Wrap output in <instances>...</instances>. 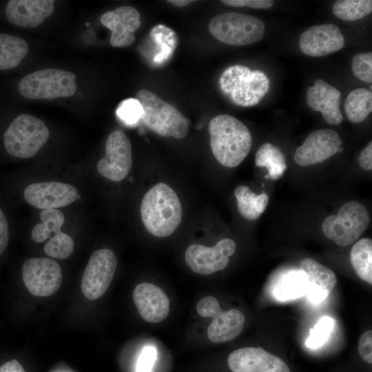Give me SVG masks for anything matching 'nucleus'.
Segmentation results:
<instances>
[{
  "mask_svg": "<svg viewBox=\"0 0 372 372\" xmlns=\"http://www.w3.org/2000/svg\"><path fill=\"white\" fill-rule=\"evenodd\" d=\"M213 155L223 165L235 167L248 155L252 137L247 127L229 114H219L209 123Z\"/></svg>",
  "mask_w": 372,
  "mask_h": 372,
  "instance_id": "nucleus-1",
  "label": "nucleus"
},
{
  "mask_svg": "<svg viewBox=\"0 0 372 372\" xmlns=\"http://www.w3.org/2000/svg\"><path fill=\"white\" fill-rule=\"evenodd\" d=\"M141 216L147 231L156 237H166L174 232L182 219V207L175 191L159 183L143 196Z\"/></svg>",
  "mask_w": 372,
  "mask_h": 372,
  "instance_id": "nucleus-2",
  "label": "nucleus"
},
{
  "mask_svg": "<svg viewBox=\"0 0 372 372\" xmlns=\"http://www.w3.org/2000/svg\"><path fill=\"white\" fill-rule=\"evenodd\" d=\"M219 85L223 92L236 105L250 107L258 104L269 91L270 81L258 70L235 65L222 73Z\"/></svg>",
  "mask_w": 372,
  "mask_h": 372,
  "instance_id": "nucleus-3",
  "label": "nucleus"
},
{
  "mask_svg": "<svg viewBox=\"0 0 372 372\" xmlns=\"http://www.w3.org/2000/svg\"><path fill=\"white\" fill-rule=\"evenodd\" d=\"M143 109L141 119L154 133L164 136L183 138L188 133L186 118L174 106L147 90H141L136 94Z\"/></svg>",
  "mask_w": 372,
  "mask_h": 372,
  "instance_id": "nucleus-4",
  "label": "nucleus"
},
{
  "mask_svg": "<svg viewBox=\"0 0 372 372\" xmlns=\"http://www.w3.org/2000/svg\"><path fill=\"white\" fill-rule=\"evenodd\" d=\"M49 130L40 118L21 114L10 123L3 134L6 152L11 156L29 158L47 143Z\"/></svg>",
  "mask_w": 372,
  "mask_h": 372,
  "instance_id": "nucleus-5",
  "label": "nucleus"
},
{
  "mask_svg": "<svg viewBox=\"0 0 372 372\" xmlns=\"http://www.w3.org/2000/svg\"><path fill=\"white\" fill-rule=\"evenodd\" d=\"M265 23L254 16L225 12L214 17L209 22L211 34L219 41L231 45H249L261 40Z\"/></svg>",
  "mask_w": 372,
  "mask_h": 372,
  "instance_id": "nucleus-6",
  "label": "nucleus"
},
{
  "mask_svg": "<svg viewBox=\"0 0 372 372\" xmlns=\"http://www.w3.org/2000/svg\"><path fill=\"white\" fill-rule=\"evenodd\" d=\"M74 73L56 68L42 69L25 76L19 83V93L33 100L69 97L76 91Z\"/></svg>",
  "mask_w": 372,
  "mask_h": 372,
  "instance_id": "nucleus-7",
  "label": "nucleus"
},
{
  "mask_svg": "<svg viewBox=\"0 0 372 372\" xmlns=\"http://www.w3.org/2000/svg\"><path fill=\"white\" fill-rule=\"evenodd\" d=\"M369 214L360 203L351 200L344 203L337 215L327 216L323 221L324 235L340 247L356 241L369 227Z\"/></svg>",
  "mask_w": 372,
  "mask_h": 372,
  "instance_id": "nucleus-8",
  "label": "nucleus"
},
{
  "mask_svg": "<svg viewBox=\"0 0 372 372\" xmlns=\"http://www.w3.org/2000/svg\"><path fill=\"white\" fill-rule=\"evenodd\" d=\"M196 310L200 316L213 318L207 329V337L214 343L231 341L243 329V313L237 309L223 311L218 300L213 296L201 298L197 303Z\"/></svg>",
  "mask_w": 372,
  "mask_h": 372,
  "instance_id": "nucleus-9",
  "label": "nucleus"
},
{
  "mask_svg": "<svg viewBox=\"0 0 372 372\" xmlns=\"http://www.w3.org/2000/svg\"><path fill=\"white\" fill-rule=\"evenodd\" d=\"M117 265L114 253L109 249L96 250L91 255L81 285L87 299L94 300L103 296L112 282Z\"/></svg>",
  "mask_w": 372,
  "mask_h": 372,
  "instance_id": "nucleus-10",
  "label": "nucleus"
},
{
  "mask_svg": "<svg viewBox=\"0 0 372 372\" xmlns=\"http://www.w3.org/2000/svg\"><path fill=\"white\" fill-rule=\"evenodd\" d=\"M132 164L131 143L122 131L115 130L107 137L105 154L96 164L98 172L112 181H121L129 174Z\"/></svg>",
  "mask_w": 372,
  "mask_h": 372,
  "instance_id": "nucleus-11",
  "label": "nucleus"
},
{
  "mask_svg": "<svg viewBox=\"0 0 372 372\" xmlns=\"http://www.w3.org/2000/svg\"><path fill=\"white\" fill-rule=\"evenodd\" d=\"M23 282L35 296L45 297L54 293L62 282V271L55 260L47 258H31L22 267Z\"/></svg>",
  "mask_w": 372,
  "mask_h": 372,
  "instance_id": "nucleus-12",
  "label": "nucleus"
},
{
  "mask_svg": "<svg viewBox=\"0 0 372 372\" xmlns=\"http://www.w3.org/2000/svg\"><path fill=\"white\" fill-rule=\"evenodd\" d=\"M236 249L235 242L230 238L221 239L211 247L194 244L187 248L185 260L194 272L209 275L224 269Z\"/></svg>",
  "mask_w": 372,
  "mask_h": 372,
  "instance_id": "nucleus-13",
  "label": "nucleus"
},
{
  "mask_svg": "<svg viewBox=\"0 0 372 372\" xmlns=\"http://www.w3.org/2000/svg\"><path fill=\"white\" fill-rule=\"evenodd\" d=\"M342 141L332 129L312 132L294 154V161L300 166H309L321 163L338 152Z\"/></svg>",
  "mask_w": 372,
  "mask_h": 372,
  "instance_id": "nucleus-14",
  "label": "nucleus"
},
{
  "mask_svg": "<svg viewBox=\"0 0 372 372\" xmlns=\"http://www.w3.org/2000/svg\"><path fill=\"white\" fill-rule=\"evenodd\" d=\"M227 363L232 372H291L285 361L260 347L238 349L229 355Z\"/></svg>",
  "mask_w": 372,
  "mask_h": 372,
  "instance_id": "nucleus-15",
  "label": "nucleus"
},
{
  "mask_svg": "<svg viewBox=\"0 0 372 372\" xmlns=\"http://www.w3.org/2000/svg\"><path fill=\"white\" fill-rule=\"evenodd\" d=\"M28 203L41 209H57L74 202L78 190L70 184L50 181L28 185L23 192Z\"/></svg>",
  "mask_w": 372,
  "mask_h": 372,
  "instance_id": "nucleus-16",
  "label": "nucleus"
},
{
  "mask_svg": "<svg viewBox=\"0 0 372 372\" xmlns=\"http://www.w3.org/2000/svg\"><path fill=\"white\" fill-rule=\"evenodd\" d=\"M344 37L339 28L333 23L311 26L300 35L299 48L310 56H322L341 50Z\"/></svg>",
  "mask_w": 372,
  "mask_h": 372,
  "instance_id": "nucleus-17",
  "label": "nucleus"
},
{
  "mask_svg": "<svg viewBox=\"0 0 372 372\" xmlns=\"http://www.w3.org/2000/svg\"><path fill=\"white\" fill-rule=\"evenodd\" d=\"M140 13L129 6H121L103 13V25L112 31L110 44L116 48L128 47L135 41L134 32L141 25Z\"/></svg>",
  "mask_w": 372,
  "mask_h": 372,
  "instance_id": "nucleus-18",
  "label": "nucleus"
},
{
  "mask_svg": "<svg viewBox=\"0 0 372 372\" xmlns=\"http://www.w3.org/2000/svg\"><path fill=\"white\" fill-rule=\"evenodd\" d=\"M132 298L141 316L145 321L158 323L168 316L169 300L159 287L149 282L140 283L135 287Z\"/></svg>",
  "mask_w": 372,
  "mask_h": 372,
  "instance_id": "nucleus-19",
  "label": "nucleus"
},
{
  "mask_svg": "<svg viewBox=\"0 0 372 372\" xmlns=\"http://www.w3.org/2000/svg\"><path fill=\"white\" fill-rule=\"evenodd\" d=\"M307 102L311 109L322 113L327 123L338 125L342 123L341 92L324 80L316 79L313 86L308 88Z\"/></svg>",
  "mask_w": 372,
  "mask_h": 372,
  "instance_id": "nucleus-20",
  "label": "nucleus"
},
{
  "mask_svg": "<svg viewBox=\"0 0 372 372\" xmlns=\"http://www.w3.org/2000/svg\"><path fill=\"white\" fill-rule=\"evenodd\" d=\"M53 10L52 0H10L6 5V15L13 25L29 28L41 24Z\"/></svg>",
  "mask_w": 372,
  "mask_h": 372,
  "instance_id": "nucleus-21",
  "label": "nucleus"
},
{
  "mask_svg": "<svg viewBox=\"0 0 372 372\" xmlns=\"http://www.w3.org/2000/svg\"><path fill=\"white\" fill-rule=\"evenodd\" d=\"M300 269L307 277V294L313 302H319L325 299L336 285L337 278L334 272L314 259H303L300 263Z\"/></svg>",
  "mask_w": 372,
  "mask_h": 372,
  "instance_id": "nucleus-22",
  "label": "nucleus"
},
{
  "mask_svg": "<svg viewBox=\"0 0 372 372\" xmlns=\"http://www.w3.org/2000/svg\"><path fill=\"white\" fill-rule=\"evenodd\" d=\"M237 207L240 215L249 220H256L265 211L269 203L266 193L259 195L253 192L247 186L240 185L234 191Z\"/></svg>",
  "mask_w": 372,
  "mask_h": 372,
  "instance_id": "nucleus-23",
  "label": "nucleus"
},
{
  "mask_svg": "<svg viewBox=\"0 0 372 372\" xmlns=\"http://www.w3.org/2000/svg\"><path fill=\"white\" fill-rule=\"evenodd\" d=\"M257 167H265L268 174L265 178L273 180L282 177L287 169L286 158L279 147L269 143H265L258 149L255 156Z\"/></svg>",
  "mask_w": 372,
  "mask_h": 372,
  "instance_id": "nucleus-24",
  "label": "nucleus"
},
{
  "mask_svg": "<svg viewBox=\"0 0 372 372\" xmlns=\"http://www.w3.org/2000/svg\"><path fill=\"white\" fill-rule=\"evenodd\" d=\"M28 52L27 42L17 36L0 34V70L17 67Z\"/></svg>",
  "mask_w": 372,
  "mask_h": 372,
  "instance_id": "nucleus-25",
  "label": "nucleus"
},
{
  "mask_svg": "<svg viewBox=\"0 0 372 372\" xmlns=\"http://www.w3.org/2000/svg\"><path fill=\"white\" fill-rule=\"evenodd\" d=\"M344 111L351 122L358 123L363 121L372 112L371 91L365 88L351 91L344 103Z\"/></svg>",
  "mask_w": 372,
  "mask_h": 372,
  "instance_id": "nucleus-26",
  "label": "nucleus"
},
{
  "mask_svg": "<svg viewBox=\"0 0 372 372\" xmlns=\"http://www.w3.org/2000/svg\"><path fill=\"white\" fill-rule=\"evenodd\" d=\"M351 265L357 275L364 281L372 284V240L362 238L351 248Z\"/></svg>",
  "mask_w": 372,
  "mask_h": 372,
  "instance_id": "nucleus-27",
  "label": "nucleus"
},
{
  "mask_svg": "<svg viewBox=\"0 0 372 372\" xmlns=\"http://www.w3.org/2000/svg\"><path fill=\"white\" fill-rule=\"evenodd\" d=\"M41 223L32 229L31 238L36 242H41L48 238L52 233L61 231L65 217L58 209H43L40 214Z\"/></svg>",
  "mask_w": 372,
  "mask_h": 372,
  "instance_id": "nucleus-28",
  "label": "nucleus"
},
{
  "mask_svg": "<svg viewBox=\"0 0 372 372\" xmlns=\"http://www.w3.org/2000/svg\"><path fill=\"white\" fill-rule=\"evenodd\" d=\"M307 287V279L302 271L291 273L276 284L274 294L280 300L295 299L306 294Z\"/></svg>",
  "mask_w": 372,
  "mask_h": 372,
  "instance_id": "nucleus-29",
  "label": "nucleus"
},
{
  "mask_svg": "<svg viewBox=\"0 0 372 372\" xmlns=\"http://www.w3.org/2000/svg\"><path fill=\"white\" fill-rule=\"evenodd\" d=\"M333 13L343 21L360 19L372 12L371 0H338L332 8Z\"/></svg>",
  "mask_w": 372,
  "mask_h": 372,
  "instance_id": "nucleus-30",
  "label": "nucleus"
},
{
  "mask_svg": "<svg viewBox=\"0 0 372 372\" xmlns=\"http://www.w3.org/2000/svg\"><path fill=\"white\" fill-rule=\"evenodd\" d=\"M74 249L73 238L61 231L54 234L44 247V251L48 256L58 259L69 257Z\"/></svg>",
  "mask_w": 372,
  "mask_h": 372,
  "instance_id": "nucleus-31",
  "label": "nucleus"
},
{
  "mask_svg": "<svg viewBox=\"0 0 372 372\" xmlns=\"http://www.w3.org/2000/svg\"><path fill=\"white\" fill-rule=\"evenodd\" d=\"M333 327V320L328 316L321 318L313 329L306 341V345L311 349L322 346L329 338Z\"/></svg>",
  "mask_w": 372,
  "mask_h": 372,
  "instance_id": "nucleus-32",
  "label": "nucleus"
},
{
  "mask_svg": "<svg viewBox=\"0 0 372 372\" xmlns=\"http://www.w3.org/2000/svg\"><path fill=\"white\" fill-rule=\"evenodd\" d=\"M353 74L365 83L372 82V53L362 52L355 54L352 60Z\"/></svg>",
  "mask_w": 372,
  "mask_h": 372,
  "instance_id": "nucleus-33",
  "label": "nucleus"
},
{
  "mask_svg": "<svg viewBox=\"0 0 372 372\" xmlns=\"http://www.w3.org/2000/svg\"><path fill=\"white\" fill-rule=\"evenodd\" d=\"M116 114L124 123L132 125L141 118L143 109L136 99H128L119 105Z\"/></svg>",
  "mask_w": 372,
  "mask_h": 372,
  "instance_id": "nucleus-34",
  "label": "nucleus"
},
{
  "mask_svg": "<svg viewBox=\"0 0 372 372\" xmlns=\"http://www.w3.org/2000/svg\"><path fill=\"white\" fill-rule=\"evenodd\" d=\"M156 349L153 346L145 347L138 359L136 372H151L156 359Z\"/></svg>",
  "mask_w": 372,
  "mask_h": 372,
  "instance_id": "nucleus-35",
  "label": "nucleus"
},
{
  "mask_svg": "<svg viewBox=\"0 0 372 372\" xmlns=\"http://www.w3.org/2000/svg\"><path fill=\"white\" fill-rule=\"evenodd\" d=\"M358 352L362 359L366 363H372V331L364 332L359 338Z\"/></svg>",
  "mask_w": 372,
  "mask_h": 372,
  "instance_id": "nucleus-36",
  "label": "nucleus"
},
{
  "mask_svg": "<svg viewBox=\"0 0 372 372\" xmlns=\"http://www.w3.org/2000/svg\"><path fill=\"white\" fill-rule=\"evenodd\" d=\"M223 3L233 7H249L255 9H267L273 5L272 0H223Z\"/></svg>",
  "mask_w": 372,
  "mask_h": 372,
  "instance_id": "nucleus-37",
  "label": "nucleus"
},
{
  "mask_svg": "<svg viewBox=\"0 0 372 372\" xmlns=\"http://www.w3.org/2000/svg\"><path fill=\"white\" fill-rule=\"evenodd\" d=\"M9 239L10 229L8 218L0 205V252L8 247Z\"/></svg>",
  "mask_w": 372,
  "mask_h": 372,
  "instance_id": "nucleus-38",
  "label": "nucleus"
},
{
  "mask_svg": "<svg viewBox=\"0 0 372 372\" xmlns=\"http://www.w3.org/2000/svg\"><path fill=\"white\" fill-rule=\"evenodd\" d=\"M358 162L360 166L364 170L372 169V142L370 141L367 146L360 153Z\"/></svg>",
  "mask_w": 372,
  "mask_h": 372,
  "instance_id": "nucleus-39",
  "label": "nucleus"
},
{
  "mask_svg": "<svg viewBox=\"0 0 372 372\" xmlns=\"http://www.w3.org/2000/svg\"><path fill=\"white\" fill-rule=\"evenodd\" d=\"M0 372H26L16 359L9 360L0 366Z\"/></svg>",
  "mask_w": 372,
  "mask_h": 372,
  "instance_id": "nucleus-40",
  "label": "nucleus"
},
{
  "mask_svg": "<svg viewBox=\"0 0 372 372\" xmlns=\"http://www.w3.org/2000/svg\"><path fill=\"white\" fill-rule=\"evenodd\" d=\"M194 1L192 0H169L167 1V2L170 3L171 4L176 6V7H183L185 6H187L192 3H193Z\"/></svg>",
  "mask_w": 372,
  "mask_h": 372,
  "instance_id": "nucleus-41",
  "label": "nucleus"
},
{
  "mask_svg": "<svg viewBox=\"0 0 372 372\" xmlns=\"http://www.w3.org/2000/svg\"><path fill=\"white\" fill-rule=\"evenodd\" d=\"M343 151V148L342 147H340L338 149V152H342Z\"/></svg>",
  "mask_w": 372,
  "mask_h": 372,
  "instance_id": "nucleus-42",
  "label": "nucleus"
},
{
  "mask_svg": "<svg viewBox=\"0 0 372 372\" xmlns=\"http://www.w3.org/2000/svg\"><path fill=\"white\" fill-rule=\"evenodd\" d=\"M86 26H89L90 25V23H86Z\"/></svg>",
  "mask_w": 372,
  "mask_h": 372,
  "instance_id": "nucleus-43",
  "label": "nucleus"
}]
</instances>
